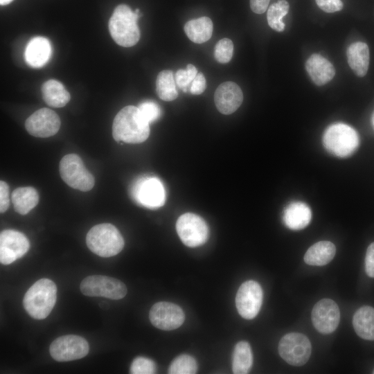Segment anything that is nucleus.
<instances>
[{
	"mask_svg": "<svg viewBox=\"0 0 374 374\" xmlns=\"http://www.w3.org/2000/svg\"><path fill=\"white\" fill-rule=\"evenodd\" d=\"M149 123L139 109L128 105L116 115L112 125V136L117 142L141 143L150 135Z\"/></svg>",
	"mask_w": 374,
	"mask_h": 374,
	"instance_id": "1",
	"label": "nucleus"
},
{
	"mask_svg": "<svg viewBox=\"0 0 374 374\" xmlns=\"http://www.w3.org/2000/svg\"><path fill=\"white\" fill-rule=\"evenodd\" d=\"M140 15L139 9L133 12L125 4L116 7L109 20L108 27L116 44L123 47H131L137 44L141 35L137 24Z\"/></svg>",
	"mask_w": 374,
	"mask_h": 374,
	"instance_id": "2",
	"label": "nucleus"
},
{
	"mask_svg": "<svg viewBox=\"0 0 374 374\" xmlns=\"http://www.w3.org/2000/svg\"><path fill=\"white\" fill-rule=\"evenodd\" d=\"M57 299V287L48 278L36 281L26 292L23 303L25 310L33 319L46 318L55 306Z\"/></svg>",
	"mask_w": 374,
	"mask_h": 374,
	"instance_id": "3",
	"label": "nucleus"
},
{
	"mask_svg": "<svg viewBox=\"0 0 374 374\" xmlns=\"http://www.w3.org/2000/svg\"><path fill=\"white\" fill-rule=\"evenodd\" d=\"M86 243L93 253L104 258L117 255L125 244L120 231L109 223L99 224L91 227L87 234Z\"/></svg>",
	"mask_w": 374,
	"mask_h": 374,
	"instance_id": "4",
	"label": "nucleus"
},
{
	"mask_svg": "<svg viewBox=\"0 0 374 374\" xmlns=\"http://www.w3.org/2000/svg\"><path fill=\"white\" fill-rule=\"evenodd\" d=\"M325 148L339 157L351 155L358 148L359 139L357 132L348 125L337 123L328 126L323 136Z\"/></svg>",
	"mask_w": 374,
	"mask_h": 374,
	"instance_id": "5",
	"label": "nucleus"
},
{
	"mask_svg": "<svg viewBox=\"0 0 374 374\" xmlns=\"http://www.w3.org/2000/svg\"><path fill=\"white\" fill-rule=\"evenodd\" d=\"M59 171L62 180L70 187L87 192L91 190L95 179L85 168L82 159L75 154H68L60 161Z\"/></svg>",
	"mask_w": 374,
	"mask_h": 374,
	"instance_id": "6",
	"label": "nucleus"
},
{
	"mask_svg": "<svg viewBox=\"0 0 374 374\" xmlns=\"http://www.w3.org/2000/svg\"><path fill=\"white\" fill-rule=\"evenodd\" d=\"M80 287L81 292L85 296H102L112 300L123 299L127 294V287L122 281L102 275L84 278Z\"/></svg>",
	"mask_w": 374,
	"mask_h": 374,
	"instance_id": "7",
	"label": "nucleus"
},
{
	"mask_svg": "<svg viewBox=\"0 0 374 374\" xmlns=\"http://www.w3.org/2000/svg\"><path fill=\"white\" fill-rule=\"evenodd\" d=\"M278 349L280 356L289 364L302 366L308 361L312 346L305 335L290 332L280 339Z\"/></svg>",
	"mask_w": 374,
	"mask_h": 374,
	"instance_id": "8",
	"label": "nucleus"
},
{
	"mask_svg": "<svg viewBox=\"0 0 374 374\" xmlns=\"http://www.w3.org/2000/svg\"><path fill=\"white\" fill-rule=\"evenodd\" d=\"M176 230L182 242L189 247H196L204 244L208 238L207 224L198 215L186 213L177 219Z\"/></svg>",
	"mask_w": 374,
	"mask_h": 374,
	"instance_id": "9",
	"label": "nucleus"
},
{
	"mask_svg": "<svg viewBox=\"0 0 374 374\" xmlns=\"http://www.w3.org/2000/svg\"><path fill=\"white\" fill-rule=\"evenodd\" d=\"M89 350L87 341L78 335H66L57 337L50 345L51 356L57 362H69L85 357Z\"/></svg>",
	"mask_w": 374,
	"mask_h": 374,
	"instance_id": "10",
	"label": "nucleus"
},
{
	"mask_svg": "<svg viewBox=\"0 0 374 374\" xmlns=\"http://www.w3.org/2000/svg\"><path fill=\"white\" fill-rule=\"evenodd\" d=\"M263 292L261 286L254 280H247L239 287L235 305L240 315L245 319H253L262 305Z\"/></svg>",
	"mask_w": 374,
	"mask_h": 374,
	"instance_id": "11",
	"label": "nucleus"
},
{
	"mask_svg": "<svg viewBox=\"0 0 374 374\" xmlns=\"http://www.w3.org/2000/svg\"><path fill=\"white\" fill-rule=\"evenodd\" d=\"M149 319L154 327L163 330H172L183 324L185 314L179 305L161 301L152 306Z\"/></svg>",
	"mask_w": 374,
	"mask_h": 374,
	"instance_id": "12",
	"label": "nucleus"
},
{
	"mask_svg": "<svg viewBox=\"0 0 374 374\" xmlns=\"http://www.w3.org/2000/svg\"><path fill=\"white\" fill-rule=\"evenodd\" d=\"M30 242L27 237L16 230L6 229L0 233V262L10 265L22 257L28 251Z\"/></svg>",
	"mask_w": 374,
	"mask_h": 374,
	"instance_id": "13",
	"label": "nucleus"
},
{
	"mask_svg": "<svg viewBox=\"0 0 374 374\" xmlns=\"http://www.w3.org/2000/svg\"><path fill=\"white\" fill-rule=\"evenodd\" d=\"M132 195L138 203L150 208L162 206L166 201L165 188L157 177L139 180L133 188Z\"/></svg>",
	"mask_w": 374,
	"mask_h": 374,
	"instance_id": "14",
	"label": "nucleus"
},
{
	"mask_svg": "<svg viewBox=\"0 0 374 374\" xmlns=\"http://www.w3.org/2000/svg\"><path fill=\"white\" fill-rule=\"evenodd\" d=\"M311 319L317 331L322 334L332 333L337 329L340 321L339 308L332 299H321L314 305Z\"/></svg>",
	"mask_w": 374,
	"mask_h": 374,
	"instance_id": "15",
	"label": "nucleus"
},
{
	"mask_svg": "<svg viewBox=\"0 0 374 374\" xmlns=\"http://www.w3.org/2000/svg\"><path fill=\"white\" fill-rule=\"evenodd\" d=\"M59 116L52 109L42 108L31 114L25 122L27 132L32 136L46 138L55 135L60 127Z\"/></svg>",
	"mask_w": 374,
	"mask_h": 374,
	"instance_id": "16",
	"label": "nucleus"
},
{
	"mask_svg": "<svg viewBox=\"0 0 374 374\" xmlns=\"http://www.w3.org/2000/svg\"><path fill=\"white\" fill-rule=\"evenodd\" d=\"M242 100L243 94L240 87L231 81L220 84L214 94V101L217 110L226 115L235 112Z\"/></svg>",
	"mask_w": 374,
	"mask_h": 374,
	"instance_id": "17",
	"label": "nucleus"
},
{
	"mask_svg": "<svg viewBox=\"0 0 374 374\" xmlns=\"http://www.w3.org/2000/svg\"><path fill=\"white\" fill-rule=\"evenodd\" d=\"M52 54L51 44L48 39L37 36L32 38L24 51L26 62L33 68H41L50 60Z\"/></svg>",
	"mask_w": 374,
	"mask_h": 374,
	"instance_id": "18",
	"label": "nucleus"
},
{
	"mask_svg": "<svg viewBox=\"0 0 374 374\" xmlns=\"http://www.w3.org/2000/svg\"><path fill=\"white\" fill-rule=\"evenodd\" d=\"M305 69L314 83L319 86L328 83L335 75L332 64L319 54H312L307 60Z\"/></svg>",
	"mask_w": 374,
	"mask_h": 374,
	"instance_id": "19",
	"label": "nucleus"
},
{
	"mask_svg": "<svg viewBox=\"0 0 374 374\" xmlns=\"http://www.w3.org/2000/svg\"><path fill=\"white\" fill-rule=\"evenodd\" d=\"M311 217L310 208L304 202L296 201L285 207L283 220L289 229L301 230L310 224Z\"/></svg>",
	"mask_w": 374,
	"mask_h": 374,
	"instance_id": "20",
	"label": "nucleus"
},
{
	"mask_svg": "<svg viewBox=\"0 0 374 374\" xmlns=\"http://www.w3.org/2000/svg\"><path fill=\"white\" fill-rule=\"evenodd\" d=\"M347 60L353 72L358 77L364 76L369 66V49L368 45L362 42L351 44L347 48Z\"/></svg>",
	"mask_w": 374,
	"mask_h": 374,
	"instance_id": "21",
	"label": "nucleus"
},
{
	"mask_svg": "<svg viewBox=\"0 0 374 374\" xmlns=\"http://www.w3.org/2000/svg\"><path fill=\"white\" fill-rule=\"evenodd\" d=\"M336 253L335 244L330 241H320L312 245L305 252L303 259L306 264L323 266L329 263Z\"/></svg>",
	"mask_w": 374,
	"mask_h": 374,
	"instance_id": "22",
	"label": "nucleus"
},
{
	"mask_svg": "<svg viewBox=\"0 0 374 374\" xmlns=\"http://www.w3.org/2000/svg\"><path fill=\"white\" fill-rule=\"evenodd\" d=\"M353 325L357 335L366 340H374V308L364 305L354 314Z\"/></svg>",
	"mask_w": 374,
	"mask_h": 374,
	"instance_id": "23",
	"label": "nucleus"
},
{
	"mask_svg": "<svg viewBox=\"0 0 374 374\" xmlns=\"http://www.w3.org/2000/svg\"><path fill=\"white\" fill-rule=\"evenodd\" d=\"M42 95L44 102L53 107H62L70 100V93L57 80H49L42 86Z\"/></svg>",
	"mask_w": 374,
	"mask_h": 374,
	"instance_id": "24",
	"label": "nucleus"
},
{
	"mask_svg": "<svg viewBox=\"0 0 374 374\" xmlns=\"http://www.w3.org/2000/svg\"><path fill=\"white\" fill-rule=\"evenodd\" d=\"M184 29L192 42L202 44L207 42L211 37L213 24L209 17H202L186 22Z\"/></svg>",
	"mask_w": 374,
	"mask_h": 374,
	"instance_id": "25",
	"label": "nucleus"
},
{
	"mask_svg": "<svg viewBox=\"0 0 374 374\" xmlns=\"http://www.w3.org/2000/svg\"><path fill=\"white\" fill-rule=\"evenodd\" d=\"M12 202L17 213L26 215L37 205L39 195L33 187H19L12 192Z\"/></svg>",
	"mask_w": 374,
	"mask_h": 374,
	"instance_id": "26",
	"label": "nucleus"
},
{
	"mask_svg": "<svg viewBox=\"0 0 374 374\" xmlns=\"http://www.w3.org/2000/svg\"><path fill=\"white\" fill-rule=\"evenodd\" d=\"M253 364V354L249 344L244 341L236 344L232 362V370L235 374L248 373Z\"/></svg>",
	"mask_w": 374,
	"mask_h": 374,
	"instance_id": "27",
	"label": "nucleus"
},
{
	"mask_svg": "<svg viewBox=\"0 0 374 374\" xmlns=\"http://www.w3.org/2000/svg\"><path fill=\"white\" fill-rule=\"evenodd\" d=\"M156 91L158 96L164 101H172L178 96L175 76L172 71H161L156 80Z\"/></svg>",
	"mask_w": 374,
	"mask_h": 374,
	"instance_id": "28",
	"label": "nucleus"
},
{
	"mask_svg": "<svg viewBox=\"0 0 374 374\" xmlns=\"http://www.w3.org/2000/svg\"><path fill=\"white\" fill-rule=\"evenodd\" d=\"M289 3L285 0H279L272 3L267 10V18L269 26L276 31L282 32L285 29L283 18L289 11Z\"/></svg>",
	"mask_w": 374,
	"mask_h": 374,
	"instance_id": "29",
	"label": "nucleus"
},
{
	"mask_svg": "<svg viewBox=\"0 0 374 374\" xmlns=\"http://www.w3.org/2000/svg\"><path fill=\"white\" fill-rule=\"evenodd\" d=\"M197 371L195 359L189 355H181L170 364L168 373L170 374H194Z\"/></svg>",
	"mask_w": 374,
	"mask_h": 374,
	"instance_id": "30",
	"label": "nucleus"
},
{
	"mask_svg": "<svg viewBox=\"0 0 374 374\" xmlns=\"http://www.w3.org/2000/svg\"><path fill=\"white\" fill-rule=\"evenodd\" d=\"M233 44L231 39L223 38L216 44L214 51L215 60L222 64L229 62L233 56Z\"/></svg>",
	"mask_w": 374,
	"mask_h": 374,
	"instance_id": "31",
	"label": "nucleus"
},
{
	"mask_svg": "<svg viewBox=\"0 0 374 374\" xmlns=\"http://www.w3.org/2000/svg\"><path fill=\"white\" fill-rule=\"evenodd\" d=\"M197 74L196 67L189 64L186 69H179L175 75L176 84L182 89L184 92H187L188 87Z\"/></svg>",
	"mask_w": 374,
	"mask_h": 374,
	"instance_id": "32",
	"label": "nucleus"
},
{
	"mask_svg": "<svg viewBox=\"0 0 374 374\" xmlns=\"http://www.w3.org/2000/svg\"><path fill=\"white\" fill-rule=\"evenodd\" d=\"M130 373L132 374H152L156 373L155 363L146 357H138L135 358L130 366Z\"/></svg>",
	"mask_w": 374,
	"mask_h": 374,
	"instance_id": "33",
	"label": "nucleus"
},
{
	"mask_svg": "<svg viewBox=\"0 0 374 374\" xmlns=\"http://www.w3.org/2000/svg\"><path fill=\"white\" fill-rule=\"evenodd\" d=\"M138 108L149 123L157 121L161 116L160 107L154 101L145 100L141 103Z\"/></svg>",
	"mask_w": 374,
	"mask_h": 374,
	"instance_id": "34",
	"label": "nucleus"
},
{
	"mask_svg": "<svg viewBox=\"0 0 374 374\" xmlns=\"http://www.w3.org/2000/svg\"><path fill=\"white\" fill-rule=\"evenodd\" d=\"M315 1L319 8L328 13L339 11L344 6L341 0H315Z\"/></svg>",
	"mask_w": 374,
	"mask_h": 374,
	"instance_id": "35",
	"label": "nucleus"
},
{
	"mask_svg": "<svg viewBox=\"0 0 374 374\" xmlns=\"http://www.w3.org/2000/svg\"><path fill=\"white\" fill-rule=\"evenodd\" d=\"M206 87V82L204 75L202 73H198L190 86V91L192 94L199 95L202 93Z\"/></svg>",
	"mask_w": 374,
	"mask_h": 374,
	"instance_id": "36",
	"label": "nucleus"
},
{
	"mask_svg": "<svg viewBox=\"0 0 374 374\" xmlns=\"http://www.w3.org/2000/svg\"><path fill=\"white\" fill-rule=\"evenodd\" d=\"M365 270L369 277L374 278V242L371 243L366 250Z\"/></svg>",
	"mask_w": 374,
	"mask_h": 374,
	"instance_id": "37",
	"label": "nucleus"
},
{
	"mask_svg": "<svg viewBox=\"0 0 374 374\" xmlns=\"http://www.w3.org/2000/svg\"><path fill=\"white\" fill-rule=\"evenodd\" d=\"M9 206V186L4 181H0V212L4 213Z\"/></svg>",
	"mask_w": 374,
	"mask_h": 374,
	"instance_id": "38",
	"label": "nucleus"
},
{
	"mask_svg": "<svg viewBox=\"0 0 374 374\" xmlns=\"http://www.w3.org/2000/svg\"><path fill=\"white\" fill-rule=\"evenodd\" d=\"M270 0H250V7L251 10L256 14L264 13Z\"/></svg>",
	"mask_w": 374,
	"mask_h": 374,
	"instance_id": "39",
	"label": "nucleus"
},
{
	"mask_svg": "<svg viewBox=\"0 0 374 374\" xmlns=\"http://www.w3.org/2000/svg\"><path fill=\"white\" fill-rule=\"evenodd\" d=\"M13 0H0V4L1 6H5L10 3Z\"/></svg>",
	"mask_w": 374,
	"mask_h": 374,
	"instance_id": "40",
	"label": "nucleus"
},
{
	"mask_svg": "<svg viewBox=\"0 0 374 374\" xmlns=\"http://www.w3.org/2000/svg\"><path fill=\"white\" fill-rule=\"evenodd\" d=\"M372 123H373V125L374 127V114H373V117H372Z\"/></svg>",
	"mask_w": 374,
	"mask_h": 374,
	"instance_id": "41",
	"label": "nucleus"
},
{
	"mask_svg": "<svg viewBox=\"0 0 374 374\" xmlns=\"http://www.w3.org/2000/svg\"><path fill=\"white\" fill-rule=\"evenodd\" d=\"M373 373L374 374V369H373Z\"/></svg>",
	"mask_w": 374,
	"mask_h": 374,
	"instance_id": "42",
	"label": "nucleus"
}]
</instances>
